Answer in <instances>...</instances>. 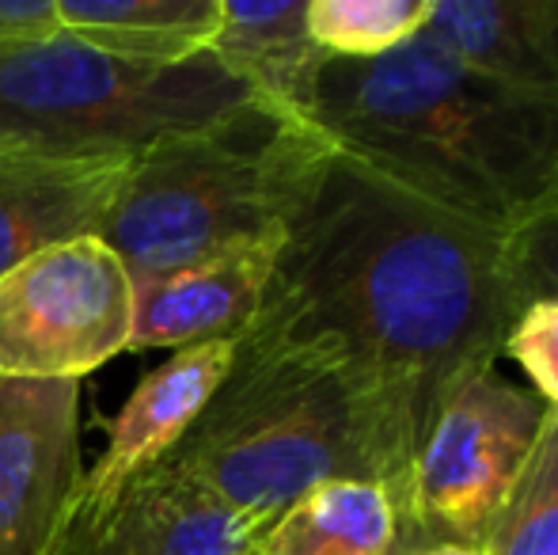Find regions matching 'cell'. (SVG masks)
Listing matches in <instances>:
<instances>
[{"mask_svg": "<svg viewBox=\"0 0 558 555\" xmlns=\"http://www.w3.org/2000/svg\"><path fill=\"white\" fill-rule=\"evenodd\" d=\"M58 0H0V50L38 46L61 35Z\"/></svg>", "mask_w": 558, "mask_h": 555, "instance_id": "44dd1931", "label": "cell"}, {"mask_svg": "<svg viewBox=\"0 0 558 555\" xmlns=\"http://www.w3.org/2000/svg\"><path fill=\"white\" fill-rule=\"evenodd\" d=\"M278 248L281 232L225 248L168 275L133 281L130 350L232 342L263 304Z\"/></svg>", "mask_w": 558, "mask_h": 555, "instance_id": "30bf717a", "label": "cell"}, {"mask_svg": "<svg viewBox=\"0 0 558 555\" xmlns=\"http://www.w3.org/2000/svg\"><path fill=\"white\" fill-rule=\"evenodd\" d=\"M130 160L0 153V275L46 248L99 237Z\"/></svg>", "mask_w": 558, "mask_h": 555, "instance_id": "8fae6325", "label": "cell"}, {"mask_svg": "<svg viewBox=\"0 0 558 555\" xmlns=\"http://www.w3.org/2000/svg\"><path fill=\"white\" fill-rule=\"evenodd\" d=\"M133 278L99 237L0 275V377L81 381L130 350Z\"/></svg>", "mask_w": 558, "mask_h": 555, "instance_id": "52a82bcc", "label": "cell"}, {"mask_svg": "<svg viewBox=\"0 0 558 555\" xmlns=\"http://www.w3.org/2000/svg\"><path fill=\"white\" fill-rule=\"evenodd\" d=\"M327 148L312 122L266 104L160 137L130 160L99 240L141 281L278 237Z\"/></svg>", "mask_w": 558, "mask_h": 555, "instance_id": "277c9868", "label": "cell"}, {"mask_svg": "<svg viewBox=\"0 0 558 555\" xmlns=\"http://www.w3.org/2000/svg\"><path fill=\"white\" fill-rule=\"evenodd\" d=\"M308 122L335 148L494 237L558 171V114L471 73L426 31L380 58H327Z\"/></svg>", "mask_w": 558, "mask_h": 555, "instance_id": "7a4b0ae2", "label": "cell"}, {"mask_svg": "<svg viewBox=\"0 0 558 555\" xmlns=\"http://www.w3.org/2000/svg\"><path fill=\"white\" fill-rule=\"evenodd\" d=\"M468 65L498 88L558 114V0H494L463 38Z\"/></svg>", "mask_w": 558, "mask_h": 555, "instance_id": "2e32d148", "label": "cell"}, {"mask_svg": "<svg viewBox=\"0 0 558 555\" xmlns=\"http://www.w3.org/2000/svg\"><path fill=\"white\" fill-rule=\"evenodd\" d=\"M258 529L168 457L107 495L69 498L43 555H255Z\"/></svg>", "mask_w": 558, "mask_h": 555, "instance_id": "ba28073f", "label": "cell"}, {"mask_svg": "<svg viewBox=\"0 0 558 555\" xmlns=\"http://www.w3.org/2000/svg\"><path fill=\"white\" fill-rule=\"evenodd\" d=\"M483 548L490 555H558V411L544 415L536 449Z\"/></svg>", "mask_w": 558, "mask_h": 555, "instance_id": "e0dca14e", "label": "cell"}, {"mask_svg": "<svg viewBox=\"0 0 558 555\" xmlns=\"http://www.w3.org/2000/svg\"><path fill=\"white\" fill-rule=\"evenodd\" d=\"M418 548H422V544L414 541V536H411V533H407V529H403V536H399V541H396V548H391L388 555H414V552H418Z\"/></svg>", "mask_w": 558, "mask_h": 555, "instance_id": "603a6c76", "label": "cell"}, {"mask_svg": "<svg viewBox=\"0 0 558 555\" xmlns=\"http://www.w3.org/2000/svg\"><path fill=\"white\" fill-rule=\"evenodd\" d=\"M414 555H490L486 548H468V544H429V548H418Z\"/></svg>", "mask_w": 558, "mask_h": 555, "instance_id": "7402d4cb", "label": "cell"}, {"mask_svg": "<svg viewBox=\"0 0 558 555\" xmlns=\"http://www.w3.org/2000/svg\"><path fill=\"white\" fill-rule=\"evenodd\" d=\"M547 408L536 393L483 370L441 408L414 453L403 529L422 544L483 548L539 442Z\"/></svg>", "mask_w": 558, "mask_h": 555, "instance_id": "8992f818", "label": "cell"}, {"mask_svg": "<svg viewBox=\"0 0 558 555\" xmlns=\"http://www.w3.org/2000/svg\"><path fill=\"white\" fill-rule=\"evenodd\" d=\"M429 4L434 0H308V35L327 58L368 61L418 35Z\"/></svg>", "mask_w": 558, "mask_h": 555, "instance_id": "ac0fdd59", "label": "cell"}, {"mask_svg": "<svg viewBox=\"0 0 558 555\" xmlns=\"http://www.w3.org/2000/svg\"><path fill=\"white\" fill-rule=\"evenodd\" d=\"M168 460L258 533L319 483L373 480L396 495L345 365L266 309L235 335L225 381Z\"/></svg>", "mask_w": 558, "mask_h": 555, "instance_id": "3957f363", "label": "cell"}, {"mask_svg": "<svg viewBox=\"0 0 558 555\" xmlns=\"http://www.w3.org/2000/svg\"><path fill=\"white\" fill-rule=\"evenodd\" d=\"M498 252L521 309L536 301H558V171L498 232Z\"/></svg>", "mask_w": 558, "mask_h": 555, "instance_id": "d6986e66", "label": "cell"}, {"mask_svg": "<svg viewBox=\"0 0 558 555\" xmlns=\"http://www.w3.org/2000/svg\"><path fill=\"white\" fill-rule=\"evenodd\" d=\"M258 104L214 53L179 69L107 58L61 31L0 50V153L130 160L153 141Z\"/></svg>", "mask_w": 558, "mask_h": 555, "instance_id": "5b68a950", "label": "cell"}, {"mask_svg": "<svg viewBox=\"0 0 558 555\" xmlns=\"http://www.w3.org/2000/svg\"><path fill=\"white\" fill-rule=\"evenodd\" d=\"M65 35L107 58L179 69L209 53L221 0H58Z\"/></svg>", "mask_w": 558, "mask_h": 555, "instance_id": "5bb4252c", "label": "cell"}, {"mask_svg": "<svg viewBox=\"0 0 558 555\" xmlns=\"http://www.w3.org/2000/svg\"><path fill=\"white\" fill-rule=\"evenodd\" d=\"M81 480V381L0 377V555H43Z\"/></svg>", "mask_w": 558, "mask_h": 555, "instance_id": "9c48e42d", "label": "cell"}, {"mask_svg": "<svg viewBox=\"0 0 558 555\" xmlns=\"http://www.w3.org/2000/svg\"><path fill=\"white\" fill-rule=\"evenodd\" d=\"M232 342L175 350L168 362L145 373L107 426L104 457L96 460L92 472H84L76 491L81 495H107L137 468L168 457L225 381L228 365H232Z\"/></svg>", "mask_w": 558, "mask_h": 555, "instance_id": "7c38bea8", "label": "cell"}, {"mask_svg": "<svg viewBox=\"0 0 558 555\" xmlns=\"http://www.w3.org/2000/svg\"><path fill=\"white\" fill-rule=\"evenodd\" d=\"M258 309L345 365L399 503L434 419L498 362L521 316L494 232L335 145L289 209Z\"/></svg>", "mask_w": 558, "mask_h": 555, "instance_id": "6da1fadb", "label": "cell"}, {"mask_svg": "<svg viewBox=\"0 0 558 555\" xmlns=\"http://www.w3.org/2000/svg\"><path fill=\"white\" fill-rule=\"evenodd\" d=\"M399 536L403 510L384 483L331 480L289 503L255 536V555H388Z\"/></svg>", "mask_w": 558, "mask_h": 555, "instance_id": "9a60e30c", "label": "cell"}, {"mask_svg": "<svg viewBox=\"0 0 558 555\" xmlns=\"http://www.w3.org/2000/svg\"><path fill=\"white\" fill-rule=\"evenodd\" d=\"M501 354L521 365L536 388V400L547 411H558V301H536L521 309Z\"/></svg>", "mask_w": 558, "mask_h": 555, "instance_id": "ffe728a7", "label": "cell"}, {"mask_svg": "<svg viewBox=\"0 0 558 555\" xmlns=\"http://www.w3.org/2000/svg\"><path fill=\"white\" fill-rule=\"evenodd\" d=\"M258 104L308 122V104L327 53L308 35V0L240 4L221 0V27L209 46Z\"/></svg>", "mask_w": 558, "mask_h": 555, "instance_id": "4fadbf2b", "label": "cell"}]
</instances>
